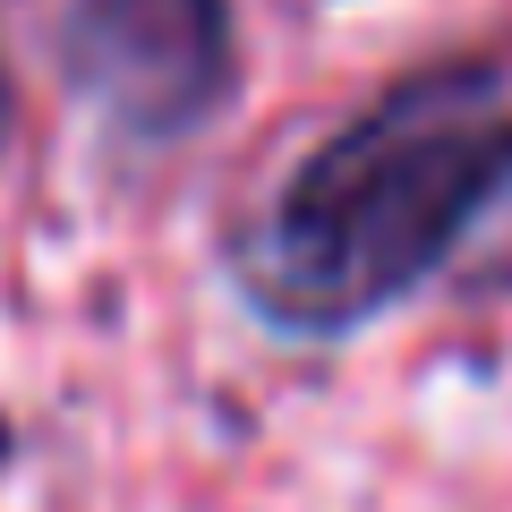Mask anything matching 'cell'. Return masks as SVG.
<instances>
[{"instance_id": "2", "label": "cell", "mask_w": 512, "mask_h": 512, "mask_svg": "<svg viewBox=\"0 0 512 512\" xmlns=\"http://www.w3.org/2000/svg\"><path fill=\"white\" fill-rule=\"evenodd\" d=\"M69 69L120 120L180 128L231 77V9L222 0H77Z\"/></svg>"}, {"instance_id": "1", "label": "cell", "mask_w": 512, "mask_h": 512, "mask_svg": "<svg viewBox=\"0 0 512 512\" xmlns=\"http://www.w3.org/2000/svg\"><path fill=\"white\" fill-rule=\"evenodd\" d=\"M504 180L512 120L495 111V94L470 77L410 86L359 128H342L325 154H308V171L282 188L256 239L248 274L299 325L367 316L376 299H402L410 282L461 265Z\"/></svg>"}, {"instance_id": "3", "label": "cell", "mask_w": 512, "mask_h": 512, "mask_svg": "<svg viewBox=\"0 0 512 512\" xmlns=\"http://www.w3.org/2000/svg\"><path fill=\"white\" fill-rule=\"evenodd\" d=\"M0 128H9V94H0Z\"/></svg>"}]
</instances>
